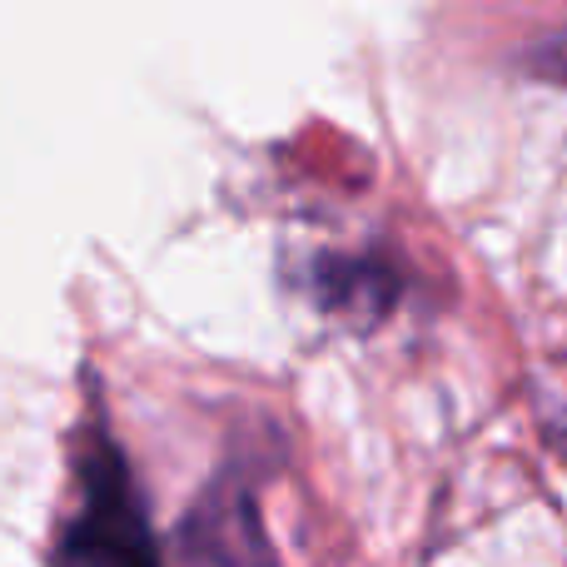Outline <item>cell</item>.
Segmentation results:
<instances>
[{
    "instance_id": "obj_1",
    "label": "cell",
    "mask_w": 567,
    "mask_h": 567,
    "mask_svg": "<svg viewBox=\"0 0 567 567\" xmlns=\"http://www.w3.org/2000/svg\"><path fill=\"white\" fill-rule=\"evenodd\" d=\"M75 488V513L55 533L50 567H165L150 513L130 478V463L100 433L80 449Z\"/></svg>"
},
{
    "instance_id": "obj_2",
    "label": "cell",
    "mask_w": 567,
    "mask_h": 567,
    "mask_svg": "<svg viewBox=\"0 0 567 567\" xmlns=\"http://www.w3.org/2000/svg\"><path fill=\"white\" fill-rule=\"evenodd\" d=\"M533 70H538L548 85H563L567 90V30H553L538 50H533Z\"/></svg>"
}]
</instances>
